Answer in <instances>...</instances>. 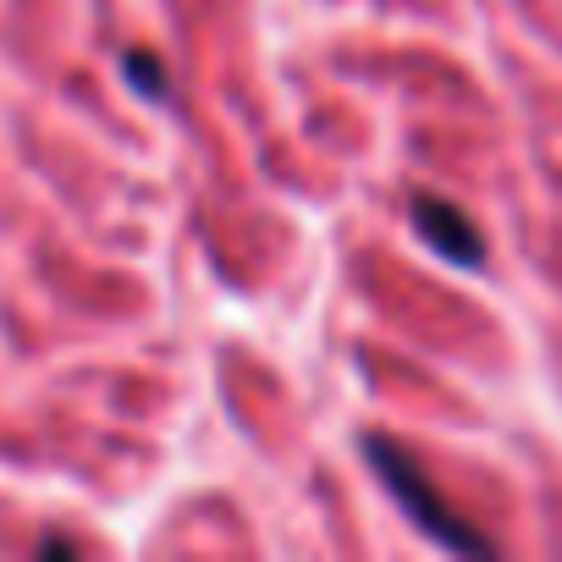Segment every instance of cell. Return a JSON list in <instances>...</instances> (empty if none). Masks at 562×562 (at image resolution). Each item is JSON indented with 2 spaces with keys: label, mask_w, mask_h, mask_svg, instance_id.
I'll return each mask as SVG.
<instances>
[{
  "label": "cell",
  "mask_w": 562,
  "mask_h": 562,
  "mask_svg": "<svg viewBox=\"0 0 562 562\" xmlns=\"http://www.w3.org/2000/svg\"><path fill=\"white\" fill-rule=\"evenodd\" d=\"M364 458L375 463V474H381V485L397 496V507H403L436 546H447V551H458V557H496V540L441 496V485L430 480V469H425L403 441H392V436H364Z\"/></svg>",
  "instance_id": "6da1fadb"
},
{
  "label": "cell",
  "mask_w": 562,
  "mask_h": 562,
  "mask_svg": "<svg viewBox=\"0 0 562 562\" xmlns=\"http://www.w3.org/2000/svg\"><path fill=\"white\" fill-rule=\"evenodd\" d=\"M414 226H419V237H425L441 259H452V265H463V270L485 265V237H480V226H474L458 204H447L441 193H414Z\"/></svg>",
  "instance_id": "7a4b0ae2"
},
{
  "label": "cell",
  "mask_w": 562,
  "mask_h": 562,
  "mask_svg": "<svg viewBox=\"0 0 562 562\" xmlns=\"http://www.w3.org/2000/svg\"><path fill=\"white\" fill-rule=\"evenodd\" d=\"M122 72H127V83H133L138 94H149V100H166V94H171L166 67H160L155 56H144V50H127V56H122Z\"/></svg>",
  "instance_id": "3957f363"
}]
</instances>
